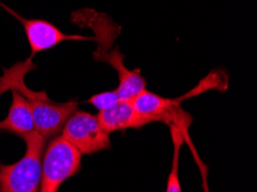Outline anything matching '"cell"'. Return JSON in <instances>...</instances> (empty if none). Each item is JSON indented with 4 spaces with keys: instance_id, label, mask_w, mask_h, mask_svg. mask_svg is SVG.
I'll use <instances>...</instances> for the list:
<instances>
[{
    "instance_id": "12",
    "label": "cell",
    "mask_w": 257,
    "mask_h": 192,
    "mask_svg": "<svg viewBox=\"0 0 257 192\" xmlns=\"http://www.w3.org/2000/svg\"><path fill=\"white\" fill-rule=\"evenodd\" d=\"M195 156H196V160H197V163H198V166H200V169H201V175H202V179H203V181H202V183H203V191L204 192H210L209 191V185H208V181H206V177H208V168H206V166L205 164L202 162V160L198 158V156L196 155V153H195Z\"/></svg>"
},
{
    "instance_id": "3",
    "label": "cell",
    "mask_w": 257,
    "mask_h": 192,
    "mask_svg": "<svg viewBox=\"0 0 257 192\" xmlns=\"http://www.w3.org/2000/svg\"><path fill=\"white\" fill-rule=\"evenodd\" d=\"M21 137L27 145L22 159L12 164L0 163V192H40L46 140L35 130Z\"/></svg>"
},
{
    "instance_id": "10",
    "label": "cell",
    "mask_w": 257,
    "mask_h": 192,
    "mask_svg": "<svg viewBox=\"0 0 257 192\" xmlns=\"http://www.w3.org/2000/svg\"><path fill=\"white\" fill-rule=\"evenodd\" d=\"M170 129L173 140V159L169 179H167L166 192H181V184L180 179H179V156H180V150L182 143H184L185 135L182 134L180 129L174 127V125H170Z\"/></svg>"
},
{
    "instance_id": "2",
    "label": "cell",
    "mask_w": 257,
    "mask_h": 192,
    "mask_svg": "<svg viewBox=\"0 0 257 192\" xmlns=\"http://www.w3.org/2000/svg\"><path fill=\"white\" fill-rule=\"evenodd\" d=\"M72 21L81 27H89L95 31L93 41L97 42V50L93 58L97 61L105 62L116 70L119 85L116 93L120 100H132L135 96L147 89V81L141 75L140 69L131 70L124 66V56L118 46H113V39L121 30L119 26L105 14L92 10H81L72 14Z\"/></svg>"
},
{
    "instance_id": "1",
    "label": "cell",
    "mask_w": 257,
    "mask_h": 192,
    "mask_svg": "<svg viewBox=\"0 0 257 192\" xmlns=\"http://www.w3.org/2000/svg\"><path fill=\"white\" fill-rule=\"evenodd\" d=\"M35 69L37 66L33 62V58L17 62L11 68H4V75L0 77V95L9 90L20 93L28 103L35 131L48 140L61 134L66 121L76 111L79 103L76 100L56 103L50 99L45 91H33L27 88L25 77Z\"/></svg>"
},
{
    "instance_id": "8",
    "label": "cell",
    "mask_w": 257,
    "mask_h": 192,
    "mask_svg": "<svg viewBox=\"0 0 257 192\" xmlns=\"http://www.w3.org/2000/svg\"><path fill=\"white\" fill-rule=\"evenodd\" d=\"M97 119L107 134L126 129H140L147 124L135 111L131 100H119L112 107L99 111Z\"/></svg>"
},
{
    "instance_id": "9",
    "label": "cell",
    "mask_w": 257,
    "mask_h": 192,
    "mask_svg": "<svg viewBox=\"0 0 257 192\" xmlns=\"http://www.w3.org/2000/svg\"><path fill=\"white\" fill-rule=\"evenodd\" d=\"M12 96L9 114L0 121V131H10L21 137L35 130L33 115L28 103L20 93L13 91Z\"/></svg>"
},
{
    "instance_id": "4",
    "label": "cell",
    "mask_w": 257,
    "mask_h": 192,
    "mask_svg": "<svg viewBox=\"0 0 257 192\" xmlns=\"http://www.w3.org/2000/svg\"><path fill=\"white\" fill-rule=\"evenodd\" d=\"M82 154L61 135L54 137L43 154L40 192H58L66 179L81 169Z\"/></svg>"
},
{
    "instance_id": "7",
    "label": "cell",
    "mask_w": 257,
    "mask_h": 192,
    "mask_svg": "<svg viewBox=\"0 0 257 192\" xmlns=\"http://www.w3.org/2000/svg\"><path fill=\"white\" fill-rule=\"evenodd\" d=\"M0 6L4 7L22 25L30 45V58L43 51L56 48L57 45L67 41H93L91 37L81 36V35H66L51 22L40 19H25L4 4L0 3Z\"/></svg>"
},
{
    "instance_id": "11",
    "label": "cell",
    "mask_w": 257,
    "mask_h": 192,
    "mask_svg": "<svg viewBox=\"0 0 257 192\" xmlns=\"http://www.w3.org/2000/svg\"><path fill=\"white\" fill-rule=\"evenodd\" d=\"M119 100L120 98L118 96V93H116V90H113V91H104L91 96L87 100V104L95 106L98 111H104V109L112 107V106L115 105Z\"/></svg>"
},
{
    "instance_id": "5",
    "label": "cell",
    "mask_w": 257,
    "mask_h": 192,
    "mask_svg": "<svg viewBox=\"0 0 257 192\" xmlns=\"http://www.w3.org/2000/svg\"><path fill=\"white\" fill-rule=\"evenodd\" d=\"M61 136L81 154H95L111 148L110 134L100 127L97 115L84 111L76 109L68 117Z\"/></svg>"
},
{
    "instance_id": "6",
    "label": "cell",
    "mask_w": 257,
    "mask_h": 192,
    "mask_svg": "<svg viewBox=\"0 0 257 192\" xmlns=\"http://www.w3.org/2000/svg\"><path fill=\"white\" fill-rule=\"evenodd\" d=\"M186 98V96H182L178 99H170V98L156 95L146 89L138 96H135L131 103L147 124L151 122H164L169 127L174 125L180 129L182 134L187 135L192 117L180 106V101Z\"/></svg>"
}]
</instances>
